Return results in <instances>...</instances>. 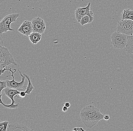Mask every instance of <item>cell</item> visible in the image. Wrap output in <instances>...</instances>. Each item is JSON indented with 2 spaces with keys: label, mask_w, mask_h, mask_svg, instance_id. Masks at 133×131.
<instances>
[{
  "label": "cell",
  "mask_w": 133,
  "mask_h": 131,
  "mask_svg": "<svg viewBox=\"0 0 133 131\" xmlns=\"http://www.w3.org/2000/svg\"><path fill=\"white\" fill-rule=\"evenodd\" d=\"M128 36L125 34L115 31L111 36V44L115 49H125L127 45Z\"/></svg>",
  "instance_id": "cell-4"
},
{
  "label": "cell",
  "mask_w": 133,
  "mask_h": 131,
  "mask_svg": "<svg viewBox=\"0 0 133 131\" xmlns=\"http://www.w3.org/2000/svg\"><path fill=\"white\" fill-rule=\"evenodd\" d=\"M125 49L129 53L133 54V36H128L127 45Z\"/></svg>",
  "instance_id": "cell-14"
},
{
  "label": "cell",
  "mask_w": 133,
  "mask_h": 131,
  "mask_svg": "<svg viewBox=\"0 0 133 131\" xmlns=\"http://www.w3.org/2000/svg\"><path fill=\"white\" fill-rule=\"evenodd\" d=\"M14 71H12L11 68L9 67V73L10 72L12 73L11 75H7L6 77H8L9 76H12V79L11 80L6 79V81L7 83V87L10 88H13V89H16L19 92L21 91H25V89L26 88V86L25 85V80L26 77L23 74H22L21 71L19 70H18L21 76L22 77V81L20 82H16L15 80V77L14 74L16 72V68H14Z\"/></svg>",
  "instance_id": "cell-3"
},
{
  "label": "cell",
  "mask_w": 133,
  "mask_h": 131,
  "mask_svg": "<svg viewBox=\"0 0 133 131\" xmlns=\"http://www.w3.org/2000/svg\"><path fill=\"white\" fill-rule=\"evenodd\" d=\"M9 123L8 121H4L0 123V131H6Z\"/></svg>",
  "instance_id": "cell-17"
},
{
  "label": "cell",
  "mask_w": 133,
  "mask_h": 131,
  "mask_svg": "<svg viewBox=\"0 0 133 131\" xmlns=\"http://www.w3.org/2000/svg\"><path fill=\"white\" fill-rule=\"evenodd\" d=\"M117 31L128 36H133V20L130 19H121L118 21Z\"/></svg>",
  "instance_id": "cell-7"
},
{
  "label": "cell",
  "mask_w": 133,
  "mask_h": 131,
  "mask_svg": "<svg viewBox=\"0 0 133 131\" xmlns=\"http://www.w3.org/2000/svg\"><path fill=\"white\" fill-rule=\"evenodd\" d=\"M100 112L99 109L96 107L92 105H88L83 108L81 110L80 116L86 127L92 128L96 125L94 120V117Z\"/></svg>",
  "instance_id": "cell-1"
},
{
  "label": "cell",
  "mask_w": 133,
  "mask_h": 131,
  "mask_svg": "<svg viewBox=\"0 0 133 131\" xmlns=\"http://www.w3.org/2000/svg\"><path fill=\"white\" fill-rule=\"evenodd\" d=\"M68 108H67L66 106H64L62 108V112H65L68 110Z\"/></svg>",
  "instance_id": "cell-23"
},
{
  "label": "cell",
  "mask_w": 133,
  "mask_h": 131,
  "mask_svg": "<svg viewBox=\"0 0 133 131\" xmlns=\"http://www.w3.org/2000/svg\"><path fill=\"white\" fill-rule=\"evenodd\" d=\"M42 34L39 32H33L29 36L30 41L33 44H36L40 41Z\"/></svg>",
  "instance_id": "cell-12"
},
{
  "label": "cell",
  "mask_w": 133,
  "mask_h": 131,
  "mask_svg": "<svg viewBox=\"0 0 133 131\" xmlns=\"http://www.w3.org/2000/svg\"><path fill=\"white\" fill-rule=\"evenodd\" d=\"M7 85L6 80H3V81H0V93L2 94V90L7 87Z\"/></svg>",
  "instance_id": "cell-18"
},
{
  "label": "cell",
  "mask_w": 133,
  "mask_h": 131,
  "mask_svg": "<svg viewBox=\"0 0 133 131\" xmlns=\"http://www.w3.org/2000/svg\"><path fill=\"white\" fill-rule=\"evenodd\" d=\"M91 2H89L87 6L84 7H78L75 10V17L78 22H79L82 17L85 16H89L90 18V23L94 20V13L90 10Z\"/></svg>",
  "instance_id": "cell-8"
},
{
  "label": "cell",
  "mask_w": 133,
  "mask_h": 131,
  "mask_svg": "<svg viewBox=\"0 0 133 131\" xmlns=\"http://www.w3.org/2000/svg\"><path fill=\"white\" fill-rule=\"evenodd\" d=\"M4 93L6 96H7L9 98L11 99L12 102L11 104H9V105L4 104L2 99V94H1V95H0V103L1 104H2L5 107L9 108V109H17L19 107V103L15 104V103L16 102L14 100V97L16 96L17 94H19L20 92L16 89L10 88L8 87L5 88L4 89Z\"/></svg>",
  "instance_id": "cell-6"
},
{
  "label": "cell",
  "mask_w": 133,
  "mask_h": 131,
  "mask_svg": "<svg viewBox=\"0 0 133 131\" xmlns=\"http://www.w3.org/2000/svg\"><path fill=\"white\" fill-rule=\"evenodd\" d=\"M33 131L28 127L22 123H12L8 124L6 131Z\"/></svg>",
  "instance_id": "cell-11"
},
{
  "label": "cell",
  "mask_w": 133,
  "mask_h": 131,
  "mask_svg": "<svg viewBox=\"0 0 133 131\" xmlns=\"http://www.w3.org/2000/svg\"><path fill=\"white\" fill-rule=\"evenodd\" d=\"M23 74L25 76L26 78H27V80H28V86H26L25 92L27 94L30 95V94L32 91H33V89L35 88V87H34L33 84H32L31 80L30 79V78L29 75H28V74H26L24 73H23Z\"/></svg>",
  "instance_id": "cell-15"
},
{
  "label": "cell",
  "mask_w": 133,
  "mask_h": 131,
  "mask_svg": "<svg viewBox=\"0 0 133 131\" xmlns=\"http://www.w3.org/2000/svg\"><path fill=\"white\" fill-rule=\"evenodd\" d=\"M9 70V67L8 68L7 67H5L1 69V70H0V71H1V72H0V75L1 76L2 74L4 73L5 71H6V70Z\"/></svg>",
  "instance_id": "cell-20"
},
{
  "label": "cell",
  "mask_w": 133,
  "mask_h": 131,
  "mask_svg": "<svg viewBox=\"0 0 133 131\" xmlns=\"http://www.w3.org/2000/svg\"><path fill=\"white\" fill-rule=\"evenodd\" d=\"M110 117L109 115L108 114H105L104 116V119L105 121H108L110 119Z\"/></svg>",
  "instance_id": "cell-22"
},
{
  "label": "cell",
  "mask_w": 133,
  "mask_h": 131,
  "mask_svg": "<svg viewBox=\"0 0 133 131\" xmlns=\"http://www.w3.org/2000/svg\"><path fill=\"white\" fill-rule=\"evenodd\" d=\"M18 31L26 36H29L33 32L31 22L29 20H25L23 22L20 27L18 29Z\"/></svg>",
  "instance_id": "cell-10"
},
{
  "label": "cell",
  "mask_w": 133,
  "mask_h": 131,
  "mask_svg": "<svg viewBox=\"0 0 133 131\" xmlns=\"http://www.w3.org/2000/svg\"><path fill=\"white\" fill-rule=\"evenodd\" d=\"M64 106H66L67 108H69L70 106V104L69 102H66L64 103Z\"/></svg>",
  "instance_id": "cell-24"
},
{
  "label": "cell",
  "mask_w": 133,
  "mask_h": 131,
  "mask_svg": "<svg viewBox=\"0 0 133 131\" xmlns=\"http://www.w3.org/2000/svg\"><path fill=\"white\" fill-rule=\"evenodd\" d=\"M26 93L25 91H21L20 92L19 94H17L16 96V97L17 98H24L26 96Z\"/></svg>",
  "instance_id": "cell-19"
},
{
  "label": "cell",
  "mask_w": 133,
  "mask_h": 131,
  "mask_svg": "<svg viewBox=\"0 0 133 131\" xmlns=\"http://www.w3.org/2000/svg\"><path fill=\"white\" fill-rule=\"evenodd\" d=\"M73 131H85V130L83 129V127H74L73 129Z\"/></svg>",
  "instance_id": "cell-21"
},
{
  "label": "cell",
  "mask_w": 133,
  "mask_h": 131,
  "mask_svg": "<svg viewBox=\"0 0 133 131\" xmlns=\"http://www.w3.org/2000/svg\"><path fill=\"white\" fill-rule=\"evenodd\" d=\"M0 39H0V46H3V44H4V42H3V40H2L1 37Z\"/></svg>",
  "instance_id": "cell-25"
},
{
  "label": "cell",
  "mask_w": 133,
  "mask_h": 131,
  "mask_svg": "<svg viewBox=\"0 0 133 131\" xmlns=\"http://www.w3.org/2000/svg\"><path fill=\"white\" fill-rule=\"evenodd\" d=\"M90 18L89 16H85L82 17L79 23L81 25L83 26L86 24L90 23Z\"/></svg>",
  "instance_id": "cell-16"
},
{
  "label": "cell",
  "mask_w": 133,
  "mask_h": 131,
  "mask_svg": "<svg viewBox=\"0 0 133 131\" xmlns=\"http://www.w3.org/2000/svg\"><path fill=\"white\" fill-rule=\"evenodd\" d=\"M121 19H130L133 20V10L124 9L121 14Z\"/></svg>",
  "instance_id": "cell-13"
},
{
  "label": "cell",
  "mask_w": 133,
  "mask_h": 131,
  "mask_svg": "<svg viewBox=\"0 0 133 131\" xmlns=\"http://www.w3.org/2000/svg\"><path fill=\"white\" fill-rule=\"evenodd\" d=\"M33 32H39L43 34L46 30V24L44 20L41 17H36L31 20Z\"/></svg>",
  "instance_id": "cell-9"
},
{
  "label": "cell",
  "mask_w": 133,
  "mask_h": 131,
  "mask_svg": "<svg viewBox=\"0 0 133 131\" xmlns=\"http://www.w3.org/2000/svg\"><path fill=\"white\" fill-rule=\"evenodd\" d=\"M19 16L18 13H13L6 15L0 22V34L6 33L8 31H14L15 30L11 29L10 25L12 22H16Z\"/></svg>",
  "instance_id": "cell-5"
},
{
  "label": "cell",
  "mask_w": 133,
  "mask_h": 131,
  "mask_svg": "<svg viewBox=\"0 0 133 131\" xmlns=\"http://www.w3.org/2000/svg\"><path fill=\"white\" fill-rule=\"evenodd\" d=\"M11 64L17 66L12 54L8 48L5 46H0V69L7 67Z\"/></svg>",
  "instance_id": "cell-2"
}]
</instances>
